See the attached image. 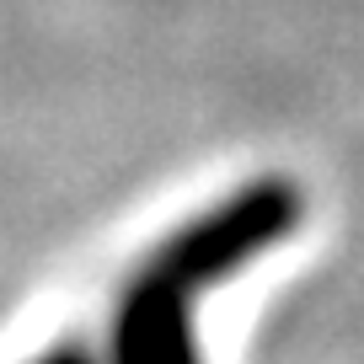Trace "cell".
I'll use <instances>...</instances> for the list:
<instances>
[{
	"label": "cell",
	"instance_id": "1",
	"mask_svg": "<svg viewBox=\"0 0 364 364\" xmlns=\"http://www.w3.org/2000/svg\"><path fill=\"white\" fill-rule=\"evenodd\" d=\"M300 220L306 188L289 177H252L193 215L124 284L113 316V364H198V295L273 252Z\"/></svg>",
	"mask_w": 364,
	"mask_h": 364
},
{
	"label": "cell",
	"instance_id": "2",
	"mask_svg": "<svg viewBox=\"0 0 364 364\" xmlns=\"http://www.w3.org/2000/svg\"><path fill=\"white\" fill-rule=\"evenodd\" d=\"M33 364H91L80 348H54V353H43V359H33Z\"/></svg>",
	"mask_w": 364,
	"mask_h": 364
}]
</instances>
